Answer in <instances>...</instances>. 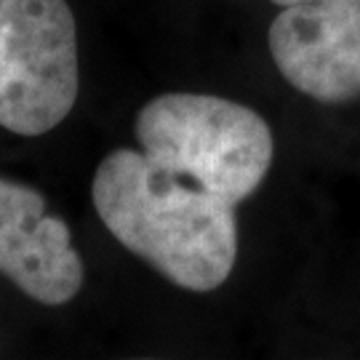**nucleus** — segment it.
Returning <instances> with one entry per match:
<instances>
[{"mask_svg":"<svg viewBox=\"0 0 360 360\" xmlns=\"http://www.w3.org/2000/svg\"><path fill=\"white\" fill-rule=\"evenodd\" d=\"M94 208L131 254L187 291H214L238 259L235 203L115 150L91 181Z\"/></svg>","mask_w":360,"mask_h":360,"instance_id":"f257e3e1","label":"nucleus"},{"mask_svg":"<svg viewBox=\"0 0 360 360\" xmlns=\"http://www.w3.org/2000/svg\"><path fill=\"white\" fill-rule=\"evenodd\" d=\"M142 155L163 174L240 203L259 190L275 139L257 110L214 94H163L136 115Z\"/></svg>","mask_w":360,"mask_h":360,"instance_id":"f03ea898","label":"nucleus"},{"mask_svg":"<svg viewBox=\"0 0 360 360\" xmlns=\"http://www.w3.org/2000/svg\"><path fill=\"white\" fill-rule=\"evenodd\" d=\"M75 16L67 0H0V126L40 136L77 99Z\"/></svg>","mask_w":360,"mask_h":360,"instance_id":"7ed1b4c3","label":"nucleus"},{"mask_svg":"<svg viewBox=\"0 0 360 360\" xmlns=\"http://www.w3.org/2000/svg\"><path fill=\"white\" fill-rule=\"evenodd\" d=\"M0 272L49 307L67 304L83 285V259L70 227L46 214L38 190L11 179H0Z\"/></svg>","mask_w":360,"mask_h":360,"instance_id":"20e7f679","label":"nucleus"},{"mask_svg":"<svg viewBox=\"0 0 360 360\" xmlns=\"http://www.w3.org/2000/svg\"><path fill=\"white\" fill-rule=\"evenodd\" d=\"M267 43L278 72L296 91L328 104L360 96V16L285 6Z\"/></svg>","mask_w":360,"mask_h":360,"instance_id":"39448f33","label":"nucleus"},{"mask_svg":"<svg viewBox=\"0 0 360 360\" xmlns=\"http://www.w3.org/2000/svg\"><path fill=\"white\" fill-rule=\"evenodd\" d=\"M275 6H307V8H318V11L342 13V16H360V0H272Z\"/></svg>","mask_w":360,"mask_h":360,"instance_id":"423d86ee","label":"nucleus"}]
</instances>
